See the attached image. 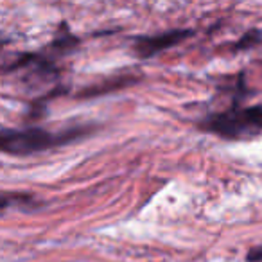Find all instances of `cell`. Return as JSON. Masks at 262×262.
Wrapping results in <instances>:
<instances>
[{"instance_id": "cell-1", "label": "cell", "mask_w": 262, "mask_h": 262, "mask_svg": "<svg viewBox=\"0 0 262 262\" xmlns=\"http://www.w3.org/2000/svg\"><path fill=\"white\" fill-rule=\"evenodd\" d=\"M86 133V126L67 127L63 131H49L43 127L16 129V127H8L0 124V153L13 155V157H27V155L65 146V144L81 139Z\"/></svg>"}, {"instance_id": "cell-2", "label": "cell", "mask_w": 262, "mask_h": 262, "mask_svg": "<svg viewBox=\"0 0 262 262\" xmlns=\"http://www.w3.org/2000/svg\"><path fill=\"white\" fill-rule=\"evenodd\" d=\"M198 126L225 140L251 139L262 133V104L243 106L233 101L226 110L208 113Z\"/></svg>"}, {"instance_id": "cell-3", "label": "cell", "mask_w": 262, "mask_h": 262, "mask_svg": "<svg viewBox=\"0 0 262 262\" xmlns=\"http://www.w3.org/2000/svg\"><path fill=\"white\" fill-rule=\"evenodd\" d=\"M192 36V31L190 29H172L167 33L157 34V36H140L133 43V52L137 54V58L140 59H149L155 54L165 51V49H171L180 45L183 40Z\"/></svg>"}, {"instance_id": "cell-4", "label": "cell", "mask_w": 262, "mask_h": 262, "mask_svg": "<svg viewBox=\"0 0 262 262\" xmlns=\"http://www.w3.org/2000/svg\"><path fill=\"white\" fill-rule=\"evenodd\" d=\"M131 77H113L110 79L108 83H102V84H95L97 88H90V90L83 92V97H94V95H99V94H104V92H110V90H115V88H124L126 84L131 83Z\"/></svg>"}, {"instance_id": "cell-5", "label": "cell", "mask_w": 262, "mask_h": 262, "mask_svg": "<svg viewBox=\"0 0 262 262\" xmlns=\"http://www.w3.org/2000/svg\"><path fill=\"white\" fill-rule=\"evenodd\" d=\"M262 41V31L260 29H250L248 33H244L239 40L233 45V51H248V49L257 47Z\"/></svg>"}, {"instance_id": "cell-6", "label": "cell", "mask_w": 262, "mask_h": 262, "mask_svg": "<svg viewBox=\"0 0 262 262\" xmlns=\"http://www.w3.org/2000/svg\"><path fill=\"white\" fill-rule=\"evenodd\" d=\"M16 203H24L27 205L29 203V198L27 196H16V194H0V212L9 208L11 205Z\"/></svg>"}, {"instance_id": "cell-7", "label": "cell", "mask_w": 262, "mask_h": 262, "mask_svg": "<svg viewBox=\"0 0 262 262\" xmlns=\"http://www.w3.org/2000/svg\"><path fill=\"white\" fill-rule=\"evenodd\" d=\"M246 262H262V244L250 248L246 253Z\"/></svg>"}]
</instances>
